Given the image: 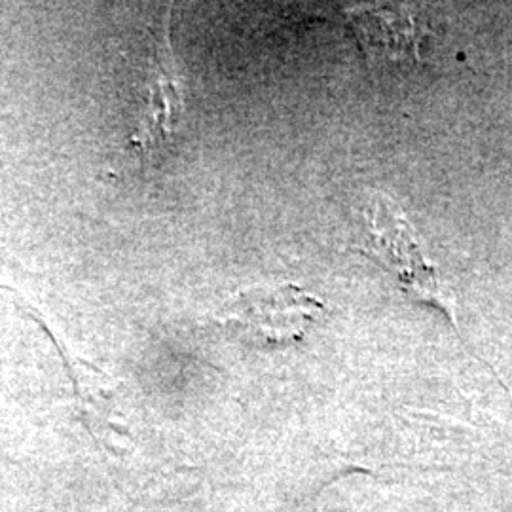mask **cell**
Here are the masks:
<instances>
[{
    "label": "cell",
    "instance_id": "cell-2",
    "mask_svg": "<svg viewBox=\"0 0 512 512\" xmlns=\"http://www.w3.org/2000/svg\"><path fill=\"white\" fill-rule=\"evenodd\" d=\"M323 310V302L313 294L294 285H281L241 294L232 315L262 338L281 344L300 340Z\"/></svg>",
    "mask_w": 512,
    "mask_h": 512
},
{
    "label": "cell",
    "instance_id": "cell-1",
    "mask_svg": "<svg viewBox=\"0 0 512 512\" xmlns=\"http://www.w3.org/2000/svg\"><path fill=\"white\" fill-rule=\"evenodd\" d=\"M366 217L370 239L366 253L391 270L414 298L444 311L448 319L458 325L456 298L444 287L439 270L423 255L414 228L401 207L385 194L374 192L368 200Z\"/></svg>",
    "mask_w": 512,
    "mask_h": 512
},
{
    "label": "cell",
    "instance_id": "cell-3",
    "mask_svg": "<svg viewBox=\"0 0 512 512\" xmlns=\"http://www.w3.org/2000/svg\"><path fill=\"white\" fill-rule=\"evenodd\" d=\"M171 54H173L171 42H169L167 25H165L164 35L158 42V52H156V73L150 88L147 118L137 135L139 143L143 145L165 139L173 131L179 112L183 109L179 80L175 73V61Z\"/></svg>",
    "mask_w": 512,
    "mask_h": 512
}]
</instances>
